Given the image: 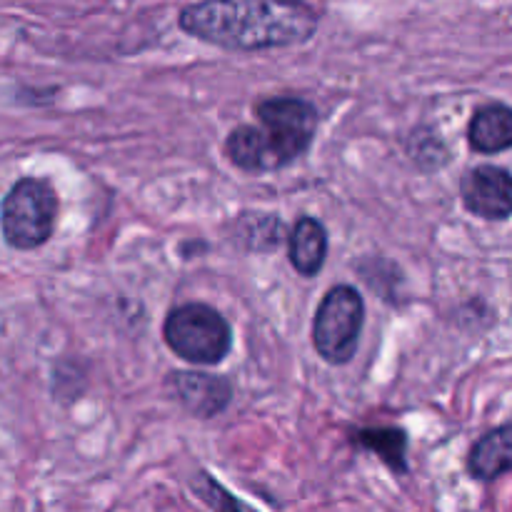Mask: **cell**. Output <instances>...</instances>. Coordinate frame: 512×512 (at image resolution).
I'll return each mask as SVG.
<instances>
[{
    "instance_id": "obj_1",
    "label": "cell",
    "mask_w": 512,
    "mask_h": 512,
    "mask_svg": "<svg viewBox=\"0 0 512 512\" xmlns=\"http://www.w3.org/2000/svg\"><path fill=\"white\" fill-rule=\"evenodd\" d=\"M320 25L318 10L303 3H193L180 8L178 28L223 50H270L305 43Z\"/></svg>"
},
{
    "instance_id": "obj_2",
    "label": "cell",
    "mask_w": 512,
    "mask_h": 512,
    "mask_svg": "<svg viewBox=\"0 0 512 512\" xmlns=\"http://www.w3.org/2000/svg\"><path fill=\"white\" fill-rule=\"evenodd\" d=\"M255 115L260 125H238L223 145L230 163L245 173H270L295 163L318 133V108L295 95L260 100Z\"/></svg>"
},
{
    "instance_id": "obj_3",
    "label": "cell",
    "mask_w": 512,
    "mask_h": 512,
    "mask_svg": "<svg viewBox=\"0 0 512 512\" xmlns=\"http://www.w3.org/2000/svg\"><path fill=\"white\" fill-rule=\"evenodd\" d=\"M163 338L190 365H218L233 350V328L220 310L205 303H185L170 310Z\"/></svg>"
},
{
    "instance_id": "obj_4",
    "label": "cell",
    "mask_w": 512,
    "mask_h": 512,
    "mask_svg": "<svg viewBox=\"0 0 512 512\" xmlns=\"http://www.w3.org/2000/svg\"><path fill=\"white\" fill-rule=\"evenodd\" d=\"M365 300L353 285H335L320 300L313 320V345L330 365H348L360 348Z\"/></svg>"
},
{
    "instance_id": "obj_5",
    "label": "cell",
    "mask_w": 512,
    "mask_h": 512,
    "mask_svg": "<svg viewBox=\"0 0 512 512\" xmlns=\"http://www.w3.org/2000/svg\"><path fill=\"white\" fill-rule=\"evenodd\" d=\"M58 220V195L48 180L20 178L3 200V238L15 250H35L50 240Z\"/></svg>"
},
{
    "instance_id": "obj_6",
    "label": "cell",
    "mask_w": 512,
    "mask_h": 512,
    "mask_svg": "<svg viewBox=\"0 0 512 512\" xmlns=\"http://www.w3.org/2000/svg\"><path fill=\"white\" fill-rule=\"evenodd\" d=\"M460 198L468 213L483 220L512 218V173L500 165H478L465 175Z\"/></svg>"
},
{
    "instance_id": "obj_7",
    "label": "cell",
    "mask_w": 512,
    "mask_h": 512,
    "mask_svg": "<svg viewBox=\"0 0 512 512\" xmlns=\"http://www.w3.org/2000/svg\"><path fill=\"white\" fill-rule=\"evenodd\" d=\"M168 388L180 405L190 415L200 420H210L223 413L233 400V385L228 378L195 370H178L168 375Z\"/></svg>"
},
{
    "instance_id": "obj_8",
    "label": "cell",
    "mask_w": 512,
    "mask_h": 512,
    "mask_svg": "<svg viewBox=\"0 0 512 512\" xmlns=\"http://www.w3.org/2000/svg\"><path fill=\"white\" fill-rule=\"evenodd\" d=\"M288 255L303 278H315L328 258V228L313 215H303L288 238Z\"/></svg>"
},
{
    "instance_id": "obj_9",
    "label": "cell",
    "mask_w": 512,
    "mask_h": 512,
    "mask_svg": "<svg viewBox=\"0 0 512 512\" xmlns=\"http://www.w3.org/2000/svg\"><path fill=\"white\" fill-rule=\"evenodd\" d=\"M468 473L480 483H495L512 473V423L485 433L468 455Z\"/></svg>"
},
{
    "instance_id": "obj_10",
    "label": "cell",
    "mask_w": 512,
    "mask_h": 512,
    "mask_svg": "<svg viewBox=\"0 0 512 512\" xmlns=\"http://www.w3.org/2000/svg\"><path fill=\"white\" fill-rule=\"evenodd\" d=\"M473 150L483 155L503 153L512 148V108L505 103H488L473 113L468 125Z\"/></svg>"
},
{
    "instance_id": "obj_11",
    "label": "cell",
    "mask_w": 512,
    "mask_h": 512,
    "mask_svg": "<svg viewBox=\"0 0 512 512\" xmlns=\"http://www.w3.org/2000/svg\"><path fill=\"white\" fill-rule=\"evenodd\" d=\"M353 443L380 455V460L393 473H408V463H405L408 460V435L403 428H363L353 435Z\"/></svg>"
},
{
    "instance_id": "obj_12",
    "label": "cell",
    "mask_w": 512,
    "mask_h": 512,
    "mask_svg": "<svg viewBox=\"0 0 512 512\" xmlns=\"http://www.w3.org/2000/svg\"><path fill=\"white\" fill-rule=\"evenodd\" d=\"M238 228L240 245L250 250H273L278 248L280 238L285 233V225L278 215H263V213H245L235 220Z\"/></svg>"
},
{
    "instance_id": "obj_13",
    "label": "cell",
    "mask_w": 512,
    "mask_h": 512,
    "mask_svg": "<svg viewBox=\"0 0 512 512\" xmlns=\"http://www.w3.org/2000/svg\"><path fill=\"white\" fill-rule=\"evenodd\" d=\"M190 485H193V493L213 512H258L253 505L245 503V500L235 498L225 485H220L218 480L210 473H205V470L195 473Z\"/></svg>"
}]
</instances>
